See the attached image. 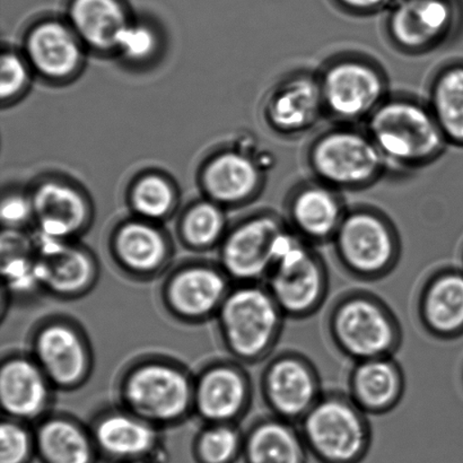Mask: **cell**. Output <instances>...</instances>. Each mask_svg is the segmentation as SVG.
Here are the masks:
<instances>
[{
	"label": "cell",
	"mask_w": 463,
	"mask_h": 463,
	"mask_svg": "<svg viewBox=\"0 0 463 463\" xmlns=\"http://www.w3.org/2000/svg\"><path fill=\"white\" fill-rule=\"evenodd\" d=\"M388 170L411 172L433 165L449 145L426 99L390 94L365 122Z\"/></svg>",
	"instance_id": "obj_1"
},
{
	"label": "cell",
	"mask_w": 463,
	"mask_h": 463,
	"mask_svg": "<svg viewBox=\"0 0 463 463\" xmlns=\"http://www.w3.org/2000/svg\"><path fill=\"white\" fill-rule=\"evenodd\" d=\"M306 156L312 178L340 193L369 188L389 171L369 133L357 125L337 124L321 131Z\"/></svg>",
	"instance_id": "obj_2"
},
{
	"label": "cell",
	"mask_w": 463,
	"mask_h": 463,
	"mask_svg": "<svg viewBox=\"0 0 463 463\" xmlns=\"http://www.w3.org/2000/svg\"><path fill=\"white\" fill-rule=\"evenodd\" d=\"M317 72L326 117L335 124H365L390 95L384 71L364 54H337Z\"/></svg>",
	"instance_id": "obj_3"
},
{
	"label": "cell",
	"mask_w": 463,
	"mask_h": 463,
	"mask_svg": "<svg viewBox=\"0 0 463 463\" xmlns=\"http://www.w3.org/2000/svg\"><path fill=\"white\" fill-rule=\"evenodd\" d=\"M301 434L319 463H362L371 448V430L352 399L320 398L303 417Z\"/></svg>",
	"instance_id": "obj_4"
},
{
	"label": "cell",
	"mask_w": 463,
	"mask_h": 463,
	"mask_svg": "<svg viewBox=\"0 0 463 463\" xmlns=\"http://www.w3.org/2000/svg\"><path fill=\"white\" fill-rule=\"evenodd\" d=\"M283 315L269 290L253 284L229 292L217 313L226 347L245 362L261 360L271 351Z\"/></svg>",
	"instance_id": "obj_5"
},
{
	"label": "cell",
	"mask_w": 463,
	"mask_h": 463,
	"mask_svg": "<svg viewBox=\"0 0 463 463\" xmlns=\"http://www.w3.org/2000/svg\"><path fill=\"white\" fill-rule=\"evenodd\" d=\"M194 384L179 367L146 362L127 374L121 387L128 411L154 426L175 423L194 408Z\"/></svg>",
	"instance_id": "obj_6"
},
{
	"label": "cell",
	"mask_w": 463,
	"mask_h": 463,
	"mask_svg": "<svg viewBox=\"0 0 463 463\" xmlns=\"http://www.w3.org/2000/svg\"><path fill=\"white\" fill-rule=\"evenodd\" d=\"M460 13L459 0H396L384 14L385 34L402 53H430L451 40Z\"/></svg>",
	"instance_id": "obj_7"
},
{
	"label": "cell",
	"mask_w": 463,
	"mask_h": 463,
	"mask_svg": "<svg viewBox=\"0 0 463 463\" xmlns=\"http://www.w3.org/2000/svg\"><path fill=\"white\" fill-rule=\"evenodd\" d=\"M268 280V290L284 315L307 316L316 310L326 292L324 268L297 233L280 244Z\"/></svg>",
	"instance_id": "obj_8"
},
{
	"label": "cell",
	"mask_w": 463,
	"mask_h": 463,
	"mask_svg": "<svg viewBox=\"0 0 463 463\" xmlns=\"http://www.w3.org/2000/svg\"><path fill=\"white\" fill-rule=\"evenodd\" d=\"M334 242L345 266L364 277L387 272L398 254L393 226L387 217L370 207L348 210Z\"/></svg>",
	"instance_id": "obj_9"
},
{
	"label": "cell",
	"mask_w": 463,
	"mask_h": 463,
	"mask_svg": "<svg viewBox=\"0 0 463 463\" xmlns=\"http://www.w3.org/2000/svg\"><path fill=\"white\" fill-rule=\"evenodd\" d=\"M263 120L283 138L301 137L326 117L319 72L297 70L277 80L263 102Z\"/></svg>",
	"instance_id": "obj_10"
},
{
	"label": "cell",
	"mask_w": 463,
	"mask_h": 463,
	"mask_svg": "<svg viewBox=\"0 0 463 463\" xmlns=\"http://www.w3.org/2000/svg\"><path fill=\"white\" fill-rule=\"evenodd\" d=\"M331 328L338 346L358 362L388 356L398 342L397 326L387 308L370 298L344 299Z\"/></svg>",
	"instance_id": "obj_11"
},
{
	"label": "cell",
	"mask_w": 463,
	"mask_h": 463,
	"mask_svg": "<svg viewBox=\"0 0 463 463\" xmlns=\"http://www.w3.org/2000/svg\"><path fill=\"white\" fill-rule=\"evenodd\" d=\"M288 228L279 216L266 213L245 220L232 230L221 250V266L241 283L268 279L275 263L276 244Z\"/></svg>",
	"instance_id": "obj_12"
},
{
	"label": "cell",
	"mask_w": 463,
	"mask_h": 463,
	"mask_svg": "<svg viewBox=\"0 0 463 463\" xmlns=\"http://www.w3.org/2000/svg\"><path fill=\"white\" fill-rule=\"evenodd\" d=\"M36 277L41 288L61 298H74L90 288L97 266L88 252L67 242L36 233Z\"/></svg>",
	"instance_id": "obj_13"
},
{
	"label": "cell",
	"mask_w": 463,
	"mask_h": 463,
	"mask_svg": "<svg viewBox=\"0 0 463 463\" xmlns=\"http://www.w3.org/2000/svg\"><path fill=\"white\" fill-rule=\"evenodd\" d=\"M33 358L50 383L61 389L81 384L90 371L88 345L74 326L61 321L50 322L38 330Z\"/></svg>",
	"instance_id": "obj_14"
},
{
	"label": "cell",
	"mask_w": 463,
	"mask_h": 463,
	"mask_svg": "<svg viewBox=\"0 0 463 463\" xmlns=\"http://www.w3.org/2000/svg\"><path fill=\"white\" fill-rule=\"evenodd\" d=\"M347 211L342 193L313 178L298 184L286 202L289 228L312 242L334 240Z\"/></svg>",
	"instance_id": "obj_15"
},
{
	"label": "cell",
	"mask_w": 463,
	"mask_h": 463,
	"mask_svg": "<svg viewBox=\"0 0 463 463\" xmlns=\"http://www.w3.org/2000/svg\"><path fill=\"white\" fill-rule=\"evenodd\" d=\"M317 372L294 355L277 358L266 370L263 392L268 403L281 420H303L319 399Z\"/></svg>",
	"instance_id": "obj_16"
},
{
	"label": "cell",
	"mask_w": 463,
	"mask_h": 463,
	"mask_svg": "<svg viewBox=\"0 0 463 463\" xmlns=\"http://www.w3.org/2000/svg\"><path fill=\"white\" fill-rule=\"evenodd\" d=\"M226 276L206 265H192L175 272L165 288L167 307L188 321L217 315L229 294Z\"/></svg>",
	"instance_id": "obj_17"
},
{
	"label": "cell",
	"mask_w": 463,
	"mask_h": 463,
	"mask_svg": "<svg viewBox=\"0 0 463 463\" xmlns=\"http://www.w3.org/2000/svg\"><path fill=\"white\" fill-rule=\"evenodd\" d=\"M52 383L34 358L17 356L0 370V402L5 414L15 420H33L44 414Z\"/></svg>",
	"instance_id": "obj_18"
},
{
	"label": "cell",
	"mask_w": 463,
	"mask_h": 463,
	"mask_svg": "<svg viewBox=\"0 0 463 463\" xmlns=\"http://www.w3.org/2000/svg\"><path fill=\"white\" fill-rule=\"evenodd\" d=\"M249 399V381L235 366H213L194 384V408L211 424H230L242 414Z\"/></svg>",
	"instance_id": "obj_19"
},
{
	"label": "cell",
	"mask_w": 463,
	"mask_h": 463,
	"mask_svg": "<svg viewBox=\"0 0 463 463\" xmlns=\"http://www.w3.org/2000/svg\"><path fill=\"white\" fill-rule=\"evenodd\" d=\"M92 437L99 453L119 463L148 459L158 444L156 426L129 411L101 417Z\"/></svg>",
	"instance_id": "obj_20"
},
{
	"label": "cell",
	"mask_w": 463,
	"mask_h": 463,
	"mask_svg": "<svg viewBox=\"0 0 463 463\" xmlns=\"http://www.w3.org/2000/svg\"><path fill=\"white\" fill-rule=\"evenodd\" d=\"M76 32L61 22L40 23L26 39L29 61L49 79L61 80L74 74L81 62V48Z\"/></svg>",
	"instance_id": "obj_21"
},
{
	"label": "cell",
	"mask_w": 463,
	"mask_h": 463,
	"mask_svg": "<svg viewBox=\"0 0 463 463\" xmlns=\"http://www.w3.org/2000/svg\"><path fill=\"white\" fill-rule=\"evenodd\" d=\"M244 152H225L210 162L203 172V184L220 203H238L253 198L262 187L266 167Z\"/></svg>",
	"instance_id": "obj_22"
},
{
	"label": "cell",
	"mask_w": 463,
	"mask_h": 463,
	"mask_svg": "<svg viewBox=\"0 0 463 463\" xmlns=\"http://www.w3.org/2000/svg\"><path fill=\"white\" fill-rule=\"evenodd\" d=\"M38 233L68 240L83 229L89 210L76 189L57 181L41 184L32 197Z\"/></svg>",
	"instance_id": "obj_23"
},
{
	"label": "cell",
	"mask_w": 463,
	"mask_h": 463,
	"mask_svg": "<svg viewBox=\"0 0 463 463\" xmlns=\"http://www.w3.org/2000/svg\"><path fill=\"white\" fill-rule=\"evenodd\" d=\"M118 265L129 274L154 275L169 259V244L156 226L145 221L128 222L118 229L112 245Z\"/></svg>",
	"instance_id": "obj_24"
},
{
	"label": "cell",
	"mask_w": 463,
	"mask_h": 463,
	"mask_svg": "<svg viewBox=\"0 0 463 463\" xmlns=\"http://www.w3.org/2000/svg\"><path fill=\"white\" fill-rule=\"evenodd\" d=\"M349 384L352 401L373 414L396 406L403 389L402 371L389 356L358 362Z\"/></svg>",
	"instance_id": "obj_25"
},
{
	"label": "cell",
	"mask_w": 463,
	"mask_h": 463,
	"mask_svg": "<svg viewBox=\"0 0 463 463\" xmlns=\"http://www.w3.org/2000/svg\"><path fill=\"white\" fill-rule=\"evenodd\" d=\"M35 451L43 463H97L92 435L67 417H52L34 435Z\"/></svg>",
	"instance_id": "obj_26"
},
{
	"label": "cell",
	"mask_w": 463,
	"mask_h": 463,
	"mask_svg": "<svg viewBox=\"0 0 463 463\" xmlns=\"http://www.w3.org/2000/svg\"><path fill=\"white\" fill-rule=\"evenodd\" d=\"M245 463H307L308 453L301 432L279 417L261 421L244 438Z\"/></svg>",
	"instance_id": "obj_27"
},
{
	"label": "cell",
	"mask_w": 463,
	"mask_h": 463,
	"mask_svg": "<svg viewBox=\"0 0 463 463\" xmlns=\"http://www.w3.org/2000/svg\"><path fill=\"white\" fill-rule=\"evenodd\" d=\"M70 17L80 39L101 50L116 49L129 23L120 0H71Z\"/></svg>",
	"instance_id": "obj_28"
},
{
	"label": "cell",
	"mask_w": 463,
	"mask_h": 463,
	"mask_svg": "<svg viewBox=\"0 0 463 463\" xmlns=\"http://www.w3.org/2000/svg\"><path fill=\"white\" fill-rule=\"evenodd\" d=\"M449 144L463 145V65H442L433 75L426 99Z\"/></svg>",
	"instance_id": "obj_29"
},
{
	"label": "cell",
	"mask_w": 463,
	"mask_h": 463,
	"mask_svg": "<svg viewBox=\"0 0 463 463\" xmlns=\"http://www.w3.org/2000/svg\"><path fill=\"white\" fill-rule=\"evenodd\" d=\"M426 326L438 335H452L463 328V275L450 271L435 277L421 299Z\"/></svg>",
	"instance_id": "obj_30"
},
{
	"label": "cell",
	"mask_w": 463,
	"mask_h": 463,
	"mask_svg": "<svg viewBox=\"0 0 463 463\" xmlns=\"http://www.w3.org/2000/svg\"><path fill=\"white\" fill-rule=\"evenodd\" d=\"M2 274L12 293L27 294L41 288L36 277L33 241L8 230L2 240Z\"/></svg>",
	"instance_id": "obj_31"
},
{
	"label": "cell",
	"mask_w": 463,
	"mask_h": 463,
	"mask_svg": "<svg viewBox=\"0 0 463 463\" xmlns=\"http://www.w3.org/2000/svg\"><path fill=\"white\" fill-rule=\"evenodd\" d=\"M244 438L228 423L211 424L198 434L194 456L198 463H235L243 453Z\"/></svg>",
	"instance_id": "obj_32"
},
{
	"label": "cell",
	"mask_w": 463,
	"mask_h": 463,
	"mask_svg": "<svg viewBox=\"0 0 463 463\" xmlns=\"http://www.w3.org/2000/svg\"><path fill=\"white\" fill-rule=\"evenodd\" d=\"M225 230L223 212L213 203H201L185 214L181 235L189 247L208 249L219 242Z\"/></svg>",
	"instance_id": "obj_33"
},
{
	"label": "cell",
	"mask_w": 463,
	"mask_h": 463,
	"mask_svg": "<svg viewBox=\"0 0 463 463\" xmlns=\"http://www.w3.org/2000/svg\"><path fill=\"white\" fill-rule=\"evenodd\" d=\"M175 192L169 181L158 175H146L137 181L131 193L134 210L146 220H160L174 207Z\"/></svg>",
	"instance_id": "obj_34"
},
{
	"label": "cell",
	"mask_w": 463,
	"mask_h": 463,
	"mask_svg": "<svg viewBox=\"0 0 463 463\" xmlns=\"http://www.w3.org/2000/svg\"><path fill=\"white\" fill-rule=\"evenodd\" d=\"M34 455V435L18 420H4L0 425V463H31Z\"/></svg>",
	"instance_id": "obj_35"
},
{
	"label": "cell",
	"mask_w": 463,
	"mask_h": 463,
	"mask_svg": "<svg viewBox=\"0 0 463 463\" xmlns=\"http://www.w3.org/2000/svg\"><path fill=\"white\" fill-rule=\"evenodd\" d=\"M156 48V36L145 24H127L117 41L116 49L130 61H144Z\"/></svg>",
	"instance_id": "obj_36"
},
{
	"label": "cell",
	"mask_w": 463,
	"mask_h": 463,
	"mask_svg": "<svg viewBox=\"0 0 463 463\" xmlns=\"http://www.w3.org/2000/svg\"><path fill=\"white\" fill-rule=\"evenodd\" d=\"M0 72V93L3 101L16 98L29 83L30 72L24 59L13 52H4Z\"/></svg>",
	"instance_id": "obj_37"
},
{
	"label": "cell",
	"mask_w": 463,
	"mask_h": 463,
	"mask_svg": "<svg viewBox=\"0 0 463 463\" xmlns=\"http://www.w3.org/2000/svg\"><path fill=\"white\" fill-rule=\"evenodd\" d=\"M0 216L8 230L20 229L34 217L33 203L21 194H11L4 199Z\"/></svg>",
	"instance_id": "obj_38"
},
{
	"label": "cell",
	"mask_w": 463,
	"mask_h": 463,
	"mask_svg": "<svg viewBox=\"0 0 463 463\" xmlns=\"http://www.w3.org/2000/svg\"><path fill=\"white\" fill-rule=\"evenodd\" d=\"M340 11L354 16L385 14L396 0H331Z\"/></svg>",
	"instance_id": "obj_39"
},
{
	"label": "cell",
	"mask_w": 463,
	"mask_h": 463,
	"mask_svg": "<svg viewBox=\"0 0 463 463\" xmlns=\"http://www.w3.org/2000/svg\"><path fill=\"white\" fill-rule=\"evenodd\" d=\"M127 463H156V462H154L151 458H148V459H140V460H135V461H130V462H127Z\"/></svg>",
	"instance_id": "obj_40"
}]
</instances>
